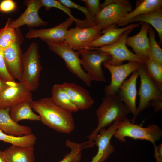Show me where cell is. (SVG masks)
Segmentation results:
<instances>
[{"label": "cell", "mask_w": 162, "mask_h": 162, "mask_svg": "<svg viewBox=\"0 0 162 162\" xmlns=\"http://www.w3.org/2000/svg\"><path fill=\"white\" fill-rule=\"evenodd\" d=\"M150 104L154 108V112H157L162 109V100L157 99L151 100Z\"/></svg>", "instance_id": "cell-38"}, {"label": "cell", "mask_w": 162, "mask_h": 162, "mask_svg": "<svg viewBox=\"0 0 162 162\" xmlns=\"http://www.w3.org/2000/svg\"><path fill=\"white\" fill-rule=\"evenodd\" d=\"M16 38L14 42L3 50L5 64L8 72L14 80H22V58L21 45L24 37L20 28H16Z\"/></svg>", "instance_id": "cell-9"}, {"label": "cell", "mask_w": 162, "mask_h": 162, "mask_svg": "<svg viewBox=\"0 0 162 162\" xmlns=\"http://www.w3.org/2000/svg\"><path fill=\"white\" fill-rule=\"evenodd\" d=\"M15 82H6L0 79V95L7 87Z\"/></svg>", "instance_id": "cell-39"}, {"label": "cell", "mask_w": 162, "mask_h": 162, "mask_svg": "<svg viewBox=\"0 0 162 162\" xmlns=\"http://www.w3.org/2000/svg\"><path fill=\"white\" fill-rule=\"evenodd\" d=\"M130 112L116 94L105 96L96 111L97 126L87 137L89 140L93 141L100 130L114 122L123 121Z\"/></svg>", "instance_id": "cell-2"}, {"label": "cell", "mask_w": 162, "mask_h": 162, "mask_svg": "<svg viewBox=\"0 0 162 162\" xmlns=\"http://www.w3.org/2000/svg\"><path fill=\"white\" fill-rule=\"evenodd\" d=\"M120 122H113L106 129L100 130L93 140L98 147L96 154L92 158L91 162H104L114 151L115 148L111 143V140L118 128Z\"/></svg>", "instance_id": "cell-16"}, {"label": "cell", "mask_w": 162, "mask_h": 162, "mask_svg": "<svg viewBox=\"0 0 162 162\" xmlns=\"http://www.w3.org/2000/svg\"><path fill=\"white\" fill-rule=\"evenodd\" d=\"M140 22L141 25L140 30L134 36L127 37L126 44L133 49L136 55L146 59H149L151 52L149 40L148 36L149 24L145 22Z\"/></svg>", "instance_id": "cell-17"}, {"label": "cell", "mask_w": 162, "mask_h": 162, "mask_svg": "<svg viewBox=\"0 0 162 162\" xmlns=\"http://www.w3.org/2000/svg\"><path fill=\"white\" fill-rule=\"evenodd\" d=\"M16 29L9 26L8 20L4 27L0 29V49L3 50L11 45L16 38Z\"/></svg>", "instance_id": "cell-30"}, {"label": "cell", "mask_w": 162, "mask_h": 162, "mask_svg": "<svg viewBox=\"0 0 162 162\" xmlns=\"http://www.w3.org/2000/svg\"><path fill=\"white\" fill-rule=\"evenodd\" d=\"M144 65L152 79L162 89V65L150 59H146Z\"/></svg>", "instance_id": "cell-32"}, {"label": "cell", "mask_w": 162, "mask_h": 162, "mask_svg": "<svg viewBox=\"0 0 162 162\" xmlns=\"http://www.w3.org/2000/svg\"><path fill=\"white\" fill-rule=\"evenodd\" d=\"M155 153L154 156L155 158L156 162H162V144L159 146H154Z\"/></svg>", "instance_id": "cell-37"}, {"label": "cell", "mask_w": 162, "mask_h": 162, "mask_svg": "<svg viewBox=\"0 0 162 162\" xmlns=\"http://www.w3.org/2000/svg\"><path fill=\"white\" fill-rule=\"evenodd\" d=\"M32 109L39 114L40 121L56 131L69 134L75 128L72 112L57 104L51 98H44L32 102Z\"/></svg>", "instance_id": "cell-1"}, {"label": "cell", "mask_w": 162, "mask_h": 162, "mask_svg": "<svg viewBox=\"0 0 162 162\" xmlns=\"http://www.w3.org/2000/svg\"><path fill=\"white\" fill-rule=\"evenodd\" d=\"M10 109H0V130L7 134L16 136L32 134L30 127L20 125L11 118L9 114Z\"/></svg>", "instance_id": "cell-21"}, {"label": "cell", "mask_w": 162, "mask_h": 162, "mask_svg": "<svg viewBox=\"0 0 162 162\" xmlns=\"http://www.w3.org/2000/svg\"><path fill=\"white\" fill-rule=\"evenodd\" d=\"M148 33L149 35L151 52V57L149 59L162 65V49L157 42L155 38V33L150 25L148 26Z\"/></svg>", "instance_id": "cell-31"}, {"label": "cell", "mask_w": 162, "mask_h": 162, "mask_svg": "<svg viewBox=\"0 0 162 162\" xmlns=\"http://www.w3.org/2000/svg\"><path fill=\"white\" fill-rule=\"evenodd\" d=\"M23 3L27 8L20 16L15 20L8 19L10 27L16 29L26 25L32 28L49 24L48 22L43 20L38 14L39 9L43 7L41 0H25Z\"/></svg>", "instance_id": "cell-13"}, {"label": "cell", "mask_w": 162, "mask_h": 162, "mask_svg": "<svg viewBox=\"0 0 162 162\" xmlns=\"http://www.w3.org/2000/svg\"><path fill=\"white\" fill-rule=\"evenodd\" d=\"M139 76L137 71L133 72L130 77L120 86L117 92L119 98L134 115L136 113L137 108L136 106V84Z\"/></svg>", "instance_id": "cell-18"}, {"label": "cell", "mask_w": 162, "mask_h": 162, "mask_svg": "<svg viewBox=\"0 0 162 162\" xmlns=\"http://www.w3.org/2000/svg\"><path fill=\"white\" fill-rule=\"evenodd\" d=\"M85 3L86 8L94 17L98 15L101 10L99 0H82Z\"/></svg>", "instance_id": "cell-35"}, {"label": "cell", "mask_w": 162, "mask_h": 162, "mask_svg": "<svg viewBox=\"0 0 162 162\" xmlns=\"http://www.w3.org/2000/svg\"><path fill=\"white\" fill-rule=\"evenodd\" d=\"M0 79L6 82L15 81L7 70L4 58L3 50L0 49Z\"/></svg>", "instance_id": "cell-34"}, {"label": "cell", "mask_w": 162, "mask_h": 162, "mask_svg": "<svg viewBox=\"0 0 162 162\" xmlns=\"http://www.w3.org/2000/svg\"><path fill=\"white\" fill-rule=\"evenodd\" d=\"M82 57L81 65L91 80L106 82V78L101 67V64L111 59V56L106 53L90 48L77 50Z\"/></svg>", "instance_id": "cell-7"}, {"label": "cell", "mask_w": 162, "mask_h": 162, "mask_svg": "<svg viewBox=\"0 0 162 162\" xmlns=\"http://www.w3.org/2000/svg\"><path fill=\"white\" fill-rule=\"evenodd\" d=\"M94 144L93 141L89 140L82 143H77L67 139L65 145L70 148V152L67 154L59 162H79L82 158V150L92 147Z\"/></svg>", "instance_id": "cell-27"}, {"label": "cell", "mask_w": 162, "mask_h": 162, "mask_svg": "<svg viewBox=\"0 0 162 162\" xmlns=\"http://www.w3.org/2000/svg\"><path fill=\"white\" fill-rule=\"evenodd\" d=\"M162 0L137 1L134 10L127 14L118 22V26H125L135 17L147 13L155 9L162 8Z\"/></svg>", "instance_id": "cell-23"}, {"label": "cell", "mask_w": 162, "mask_h": 162, "mask_svg": "<svg viewBox=\"0 0 162 162\" xmlns=\"http://www.w3.org/2000/svg\"><path fill=\"white\" fill-rule=\"evenodd\" d=\"M136 22H146L151 24L158 32L159 42L162 43V9H155L145 14L137 16L131 20L128 24Z\"/></svg>", "instance_id": "cell-25"}, {"label": "cell", "mask_w": 162, "mask_h": 162, "mask_svg": "<svg viewBox=\"0 0 162 162\" xmlns=\"http://www.w3.org/2000/svg\"><path fill=\"white\" fill-rule=\"evenodd\" d=\"M31 92L24 82L13 83L0 95V109L10 108L25 101H33Z\"/></svg>", "instance_id": "cell-14"}, {"label": "cell", "mask_w": 162, "mask_h": 162, "mask_svg": "<svg viewBox=\"0 0 162 162\" xmlns=\"http://www.w3.org/2000/svg\"><path fill=\"white\" fill-rule=\"evenodd\" d=\"M113 136L122 142H126L125 138L129 137L134 139L149 141L154 146L155 142L161 137L162 131L160 128L156 124H151L143 127L132 123L126 118L120 122Z\"/></svg>", "instance_id": "cell-3"}, {"label": "cell", "mask_w": 162, "mask_h": 162, "mask_svg": "<svg viewBox=\"0 0 162 162\" xmlns=\"http://www.w3.org/2000/svg\"><path fill=\"white\" fill-rule=\"evenodd\" d=\"M0 162H6L4 157L3 151L0 149Z\"/></svg>", "instance_id": "cell-40"}, {"label": "cell", "mask_w": 162, "mask_h": 162, "mask_svg": "<svg viewBox=\"0 0 162 162\" xmlns=\"http://www.w3.org/2000/svg\"><path fill=\"white\" fill-rule=\"evenodd\" d=\"M141 23H131L125 27H110L102 32L104 33L86 48H98L113 44L118 41L127 32L132 31L140 26ZM86 49V48H85Z\"/></svg>", "instance_id": "cell-20"}, {"label": "cell", "mask_w": 162, "mask_h": 162, "mask_svg": "<svg viewBox=\"0 0 162 162\" xmlns=\"http://www.w3.org/2000/svg\"><path fill=\"white\" fill-rule=\"evenodd\" d=\"M49 49L62 58L67 68L73 74L83 81L88 86H92V80L81 67L79 52H75L65 41L45 42Z\"/></svg>", "instance_id": "cell-6"}, {"label": "cell", "mask_w": 162, "mask_h": 162, "mask_svg": "<svg viewBox=\"0 0 162 162\" xmlns=\"http://www.w3.org/2000/svg\"><path fill=\"white\" fill-rule=\"evenodd\" d=\"M65 39L74 50L85 49L102 35V29L98 25L86 28L77 26L70 28Z\"/></svg>", "instance_id": "cell-11"}, {"label": "cell", "mask_w": 162, "mask_h": 162, "mask_svg": "<svg viewBox=\"0 0 162 162\" xmlns=\"http://www.w3.org/2000/svg\"><path fill=\"white\" fill-rule=\"evenodd\" d=\"M132 10L129 0H111V3L102 8L95 16L96 22L102 32L110 27H116L120 20Z\"/></svg>", "instance_id": "cell-8"}, {"label": "cell", "mask_w": 162, "mask_h": 162, "mask_svg": "<svg viewBox=\"0 0 162 162\" xmlns=\"http://www.w3.org/2000/svg\"><path fill=\"white\" fill-rule=\"evenodd\" d=\"M74 21L73 19L69 17L63 22L52 28L38 29L30 28L25 37L30 39L39 38L45 42L64 41L69 34L68 28Z\"/></svg>", "instance_id": "cell-15"}, {"label": "cell", "mask_w": 162, "mask_h": 162, "mask_svg": "<svg viewBox=\"0 0 162 162\" xmlns=\"http://www.w3.org/2000/svg\"><path fill=\"white\" fill-rule=\"evenodd\" d=\"M140 63L131 61L124 64L114 66L104 62V66L109 70L111 75L110 84L106 86L104 89L105 96L116 94L119 87L127 77L131 73L137 71Z\"/></svg>", "instance_id": "cell-12"}, {"label": "cell", "mask_w": 162, "mask_h": 162, "mask_svg": "<svg viewBox=\"0 0 162 162\" xmlns=\"http://www.w3.org/2000/svg\"><path fill=\"white\" fill-rule=\"evenodd\" d=\"M63 4L70 8H74L78 9L83 12L86 16V19L89 21L93 26L97 25L95 17L90 12L86 7L79 5L70 0H58Z\"/></svg>", "instance_id": "cell-33"}, {"label": "cell", "mask_w": 162, "mask_h": 162, "mask_svg": "<svg viewBox=\"0 0 162 162\" xmlns=\"http://www.w3.org/2000/svg\"><path fill=\"white\" fill-rule=\"evenodd\" d=\"M131 31L127 32L118 41L113 44L99 48L90 49L97 50L110 54L111 59L106 62L111 65H121L125 61H136L144 64L146 59L133 53L127 47L126 39Z\"/></svg>", "instance_id": "cell-10"}, {"label": "cell", "mask_w": 162, "mask_h": 162, "mask_svg": "<svg viewBox=\"0 0 162 162\" xmlns=\"http://www.w3.org/2000/svg\"><path fill=\"white\" fill-rule=\"evenodd\" d=\"M42 69L38 46L34 42L23 53L22 58L21 82L26 83L31 92L36 91L39 86Z\"/></svg>", "instance_id": "cell-4"}, {"label": "cell", "mask_w": 162, "mask_h": 162, "mask_svg": "<svg viewBox=\"0 0 162 162\" xmlns=\"http://www.w3.org/2000/svg\"><path fill=\"white\" fill-rule=\"evenodd\" d=\"M61 85L79 110L88 109L94 103L89 92L82 87L72 83L64 82Z\"/></svg>", "instance_id": "cell-19"}, {"label": "cell", "mask_w": 162, "mask_h": 162, "mask_svg": "<svg viewBox=\"0 0 162 162\" xmlns=\"http://www.w3.org/2000/svg\"><path fill=\"white\" fill-rule=\"evenodd\" d=\"M137 72L140 79L138 92L140 99L136 112L131 120L133 124L141 112L150 106L151 100H162V89L152 79L145 65L140 63Z\"/></svg>", "instance_id": "cell-5"}, {"label": "cell", "mask_w": 162, "mask_h": 162, "mask_svg": "<svg viewBox=\"0 0 162 162\" xmlns=\"http://www.w3.org/2000/svg\"><path fill=\"white\" fill-rule=\"evenodd\" d=\"M43 6L45 9L49 11L52 8L60 10L65 12L69 17L73 19L76 26L80 28H86L93 26L87 19L80 20L74 17L72 15L70 8L61 3L59 1L56 0H41Z\"/></svg>", "instance_id": "cell-29"}, {"label": "cell", "mask_w": 162, "mask_h": 162, "mask_svg": "<svg viewBox=\"0 0 162 162\" xmlns=\"http://www.w3.org/2000/svg\"><path fill=\"white\" fill-rule=\"evenodd\" d=\"M51 93V98L60 106L72 112H76L79 110L61 84H55L52 88Z\"/></svg>", "instance_id": "cell-26"}, {"label": "cell", "mask_w": 162, "mask_h": 162, "mask_svg": "<svg viewBox=\"0 0 162 162\" xmlns=\"http://www.w3.org/2000/svg\"><path fill=\"white\" fill-rule=\"evenodd\" d=\"M16 5L15 2L12 0H4L0 3V11L9 12L15 10Z\"/></svg>", "instance_id": "cell-36"}, {"label": "cell", "mask_w": 162, "mask_h": 162, "mask_svg": "<svg viewBox=\"0 0 162 162\" xmlns=\"http://www.w3.org/2000/svg\"><path fill=\"white\" fill-rule=\"evenodd\" d=\"M37 137L34 134L16 136L7 134L0 130V141L11 144L12 145L24 147H33Z\"/></svg>", "instance_id": "cell-28"}, {"label": "cell", "mask_w": 162, "mask_h": 162, "mask_svg": "<svg viewBox=\"0 0 162 162\" xmlns=\"http://www.w3.org/2000/svg\"><path fill=\"white\" fill-rule=\"evenodd\" d=\"M32 101H25L11 107L9 114L11 118L17 123L20 121L24 120L40 121V116L32 111Z\"/></svg>", "instance_id": "cell-24"}, {"label": "cell", "mask_w": 162, "mask_h": 162, "mask_svg": "<svg viewBox=\"0 0 162 162\" xmlns=\"http://www.w3.org/2000/svg\"><path fill=\"white\" fill-rule=\"evenodd\" d=\"M6 162H34V146L24 147L11 145L3 151Z\"/></svg>", "instance_id": "cell-22"}]
</instances>
